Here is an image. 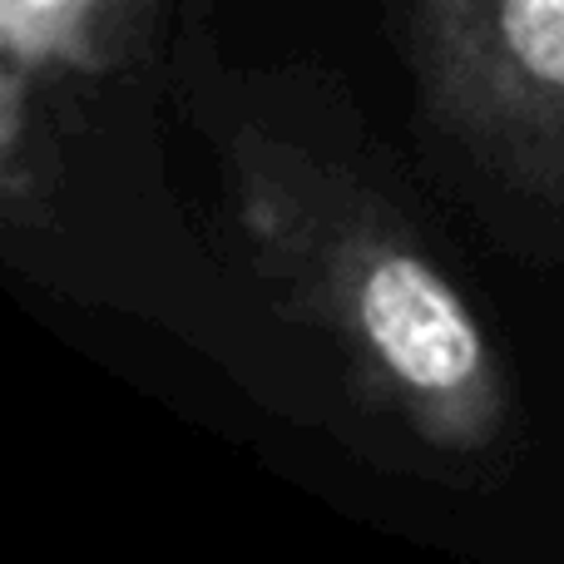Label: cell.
I'll return each mask as SVG.
<instances>
[{
	"label": "cell",
	"mask_w": 564,
	"mask_h": 564,
	"mask_svg": "<svg viewBox=\"0 0 564 564\" xmlns=\"http://www.w3.org/2000/svg\"><path fill=\"white\" fill-rule=\"evenodd\" d=\"M421 144L506 238L564 224V0H381Z\"/></svg>",
	"instance_id": "7a4b0ae2"
},
{
	"label": "cell",
	"mask_w": 564,
	"mask_h": 564,
	"mask_svg": "<svg viewBox=\"0 0 564 564\" xmlns=\"http://www.w3.org/2000/svg\"><path fill=\"white\" fill-rule=\"evenodd\" d=\"M184 6L169 89L208 144L243 273L347 406L441 480L520 446V381L426 214L322 69H234Z\"/></svg>",
	"instance_id": "6da1fadb"
},
{
	"label": "cell",
	"mask_w": 564,
	"mask_h": 564,
	"mask_svg": "<svg viewBox=\"0 0 564 564\" xmlns=\"http://www.w3.org/2000/svg\"><path fill=\"white\" fill-rule=\"evenodd\" d=\"M169 0H0V218L45 248L99 134L95 109L169 79Z\"/></svg>",
	"instance_id": "3957f363"
}]
</instances>
